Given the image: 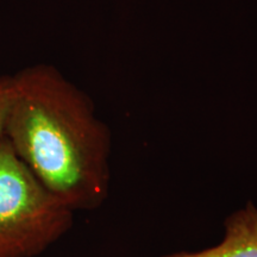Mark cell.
<instances>
[{
  "label": "cell",
  "mask_w": 257,
  "mask_h": 257,
  "mask_svg": "<svg viewBox=\"0 0 257 257\" xmlns=\"http://www.w3.org/2000/svg\"><path fill=\"white\" fill-rule=\"evenodd\" d=\"M4 137L37 179L73 212L93 211L111 184V133L91 98L49 64L12 74Z\"/></svg>",
  "instance_id": "1"
},
{
  "label": "cell",
  "mask_w": 257,
  "mask_h": 257,
  "mask_svg": "<svg viewBox=\"0 0 257 257\" xmlns=\"http://www.w3.org/2000/svg\"><path fill=\"white\" fill-rule=\"evenodd\" d=\"M74 212L0 141V257H35L70 230Z\"/></svg>",
  "instance_id": "2"
},
{
  "label": "cell",
  "mask_w": 257,
  "mask_h": 257,
  "mask_svg": "<svg viewBox=\"0 0 257 257\" xmlns=\"http://www.w3.org/2000/svg\"><path fill=\"white\" fill-rule=\"evenodd\" d=\"M224 227V238L217 245L161 257H257V207L251 201L227 217Z\"/></svg>",
  "instance_id": "3"
},
{
  "label": "cell",
  "mask_w": 257,
  "mask_h": 257,
  "mask_svg": "<svg viewBox=\"0 0 257 257\" xmlns=\"http://www.w3.org/2000/svg\"><path fill=\"white\" fill-rule=\"evenodd\" d=\"M12 98V75H0V141L5 135L10 102Z\"/></svg>",
  "instance_id": "4"
}]
</instances>
